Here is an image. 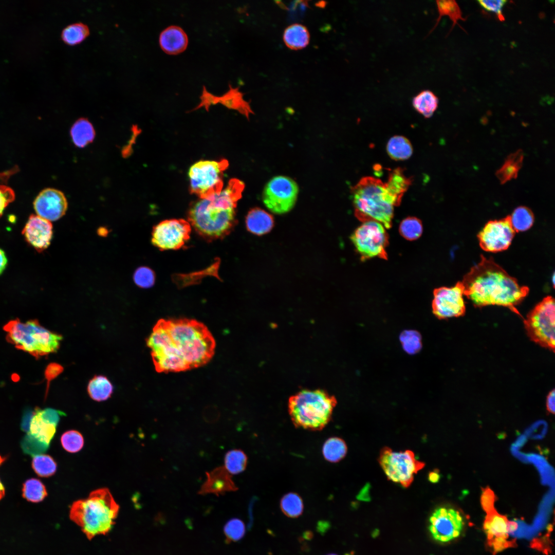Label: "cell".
Masks as SVG:
<instances>
[{
  "label": "cell",
  "instance_id": "8d00e7d4",
  "mask_svg": "<svg viewBox=\"0 0 555 555\" xmlns=\"http://www.w3.org/2000/svg\"><path fill=\"white\" fill-rule=\"evenodd\" d=\"M22 492L23 497L33 503L41 502L47 495L44 485L36 478L27 480L23 485Z\"/></svg>",
  "mask_w": 555,
  "mask_h": 555
},
{
  "label": "cell",
  "instance_id": "d6986e66",
  "mask_svg": "<svg viewBox=\"0 0 555 555\" xmlns=\"http://www.w3.org/2000/svg\"><path fill=\"white\" fill-rule=\"evenodd\" d=\"M68 203L64 194L52 188L42 190L33 202L37 215L50 221L61 218L66 213Z\"/></svg>",
  "mask_w": 555,
  "mask_h": 555
},
{
  "label": "cell",
  "instance_id": "277c9868",
  "mask_svg": "<svg viewBox=\"0 0 555 555\" xmlns=\"http://www.w3.org/2000/svg\"><path fill=\"white\" fill-rule=\"evenodd\" d=\"M244 187L243 181L232 178L220 193L193 201L188 213L191 226L209 242L229 234L236 223V207Z\"/></svg>",
  "mask_w": 555,
  "mask_h": 555
},
{
  "label": "cell",
  "instance_id": "484cf974",
  "mask_svg": "<svg viewBox=\"0 0 555 555\" xmlns=\"http://www.w3.org/2000/svg\"><path fill=\"white\" fill-rule=\"evenodd\" d=\"M74 144L82 148L92 142L95 137V131L92 124L86 118L78 119L72 125L70 131Z\"/></svg>",
  "mask_w": 555,
  "mask_h": 555
},
{
  "label": "cell",
  "instance_id": "f546056e",
  "mask_svg": "<svg viewBox=\"0 0 555 555\" xmlns=\"http://www.w3.org/2000/svg\"><path fill=\"white\" fill-rule=\"evenodd\" d=\"M87 392L91 399L97 401L106 400L111 397L113 386L105 376L97 375L90 380Z\"/></svg>",
  "mask_w": 555,
  "mask_h": 555
},
{
  "label": "cell",
  "instance_id": "7bdbcfd3",
  "mask_svg": "<svg viewBox=\"0 0 555 555\" xmlns=\"http://www.w3.org/2000/svg\"><path fill=\"white\" fill-rule=\"evenodd\" d=\"M133 279L138 286L143 288H150L154 284L155 274L151 268L140 267L134 272Z\"/></svg>",
  "mask_w": 555,
  "mask_h": 555
},
{
  "label": "cell",
  "instance_id": "83f0119b",
  "mask_svg": "<svg viewBox=\"0 0 555 555\" xmlns=\"http://www.w3.org/2000/svg\"><path fill=\"white\" fill-rule=\"evenodd\" d=\"M439 99L437 96L431 90H423L414 96L412 100V105L418 113L425 118L431 117L436 110L438 105Z\"/></svg>",
  "mask_w": 555,
  "mask_h": 555
},
{
  "label": "cell",
  "instance_id": "c3c4849f",
  "mask_svg": "<svg viewBox=\"0 0 555 555\" xmlns=\"http://www.w3.org/2000/svg\"><path fill=\"white\" fill-rule=\"evenodd\" d=\"M63 370V367L59 364L55 363L50 364L45 371V377L48 382L57 377Z\"/></svg>",
  "mask_w": 555,
  "mask_h": 555
},
{
  "label": "cell",
  "instance_id": "d590c367",
  "mask_svg": "<svg viewBox=\"0 0 555 555\" xmlns=\"http://www.w3.org/2000/svg\"><path fill=\"white\" fill-rule=\"evenodd\" d=\"M89 34L88 26L78 22L67 26L62 31V40L68 45H76L83 41Z\"/></svg>",
  "mask_w": 555,
  "mask_h": 555
},
{
  "label": "cell",
  "instance_id": "681fc988",
  "mask_svg": "<svg viewBox=\"0 0 555 555\" xmlns=\"http://www.w3.org/2000/svg\"><path fill=\"white\" fill-rule=\"evenodd\" d=\"M546 407L548 412L552 414L554 413L555 408V391L552 390L548 394L546 398Z\"/></svg>",
  "mask_w": 555,
  "mask_h": 555
},
{
  "label": "cell",
  "instance_id": "f5cc1de1",
  "mask_svg": "<svg viewBox=\"0 0 555 555\" xmlns=\"http://www.w3.org/2000/svg\"><path fill=\"white\" fill-rule=\"evenodd\" d=\"M439 479V475L436 472H432L429 475V479L432 482H436Z\"/></svg>",
  "mask_w": 555,
  "mask_h": 555
},
{
  "label": "cell",
  "instance_id": "816d5d0a",
  "mask_svg": "<svg viewBox=\"0 0 555 555\" xmlns=\"http://www.w3.org/2000/svg\"><path fill=\"white\" fill-rule=\"evenodd\" d=\"M6 458L0 455V466L5 461ZM5 493V487L0 480V500L4 496Z\"/></svg>",
  "mask_w": 555,
  "mask_h": 555
},
{
  "label": "cell",
  "instance_id": "b9f144b4",
  "mask_svg": "<svg viewBox=\"0 0 555 555\" xmlns=\"http://www.w3.org/2000/svg\"><path fill=\"white\" fill-rule=\"evenodd\" d=\"M403 349L408 354L417 353L421 347L420 334L414 330H405L400 336Z\"/></svg>",
  "mask_w": 555,
  "mask_h": 555
},
{
  "label": "cell",
  "instance_id": "ba28073f",
  "mask_svg": "<svg viewBox=\"0 0 555 555\" xmlns=\"http://www.w3.org/2000/svg\"><path fill=\"white\" fill-rule=\"evenodd\" d=\"M61 414L62 412L54 409L36 408L33 412H29L25 416L24 422L28 423L24 427L27 430V434L22 442V447L26 453L33 456L48 448Z\"/></svg>",
  "mask_w": 555,
  "mask_h": 555
},
{
  "label": "cell",
  "instance_id": "db71d44e",
  "mask_svg": "<svg viewBox=\"0 0 555 555\" xmlns=\"http://www.w3.org/2000/svg\"><path fill=\"white\" fill-rule=\"evenodd\" d=\"M327 555H338V554H335V553H330V554H328Z\"/></svg>",
  "mask_w": 555,
  "mask_h": 555
},
{
  "label": "cell",
  "instance_id": "d6a6232c",
  "mask_svg": "<svg viewBox=\"0 0 555 555\" xmlns=\"http://www.w3.org/2000/svg\"><path fill=\"white\" fill-rule=\"evenodd\" d=\"M510 217L511 225L515 232L528 230L533 225L534 220L533 212L525 206L515 208Z\"/></svg>",
  "mask_w": 555,
  "mask_h": 555
},
{
  "label": "cell",
  "instance_id": "f1b7e54d",
  "mask_svg": "<svg viewBox=\"0 0 555 555\" xmlns=\"http://www.w3.org/2000/svg\"><path fill=\"white\" fill-rule=\"evenodd\" d=\"M386 152L390 157L396 161H403L412 155L413 146L409 140L403 136L392 137L386 145Z\"/></svg>",
  "mask_w": 555,
  "mask_h": 555
},
{
  "label": "cell",
  "instance_id": "5bb4252c",
  "mask_svg": "<svg viewBox=\"0 0 555 555\" xmlns=\"http://www.w3.org/2000/svg\"><path fill=\"white\" fill-rule=\"evenodd\" d=\"M191 226L183 219L163 220L152 230L151 242L159 250H177L184 246L190 237Z\"/></svg>",
  "mask_w": 555,
  "mask_h": 555
},
{
  "label": "cell",
  "instance_id": "30bf717a",
  "mask_svg": "<svg viewBox=\"0 0 555 555\" xmlns=\"http://www.w3.org/2000/svg\"><path fill=\"white\" fill-rule=\"evenodd\" d=\"M554 319V300L551 296H547L531 310L524 321L531 340L553 351L555 345Z\"/></svg>",
  "mask_w": 555,
  "mask_h": 555
},
{
  "label": "cell",
  "instance_id": "7c38bea8",
  "mask_svg": "<svg viewBox=\"0 0 555 555\" xmlns=\"http://www.w3.org/2000/svg\"><path fill=\"white\" fill-rule=\"evenodd\" d=\"M350 239L362 261L376 257L387 258L388 237L381 223L374 220L362 222L351 235Z\"/></svg>",
  "mask_w": 555,
  "mask_h": 555
},
{
  "label": "cell",
  "instance_id": "ee69618b",
  "mask_svg": "<svg viewBox=\"0 0 555 555\" xmlns=\"http://www.w3.org/2000/svg\"><path fill=\"white\" fill-rule=\"evenodd\" d=\"M478 4L486 11L494 13L498 20L504 21L505 17L503 14V8L507 2L506 1H477Z\"/></svg>",
  "mask_w": 555,
  "mask_h": 555
},
{
  "label": "cell",
  "instance_id": "7a4b0ae2",
  "mask_svg": "<svg viewBox=\"0 0 555 555\" xmlns=\"http://www.w3.org/2000/svg\"><path fill=\"white\" fill-rule=\"evenodd\" d=\"M464 295L476 307L496 305L507 307L513 311L528 294V287L521 286L492 258L480 255L478 264L473 266L461 281Z\"/></svg>",
  "mask_w": 555,
  "mask_h": 555
},
{
  "label": "cell",
  "instance_id": "cb8c5ba5",
  "mask_svg": "<svg viewBox=\"0 0 555 555\" xmlns=\"http://www.w3.org/2000/svg\"><path fill=\"white\" fill-rule=\"evenodd\" d=\"M244 94L239 90V87L233 88L231 84H229V89L221 96H217V103H221L226 107L238 110L248 118L253 112L249 103L244 100Z\"/></svg>",
  "mask_w": 555,
  "mask_h": 555
},
{
  "label": "cell",
  "instance_id": "8fae6325",
  "mask_svg": "<svg viewBox=\"0 0 555 555\" xmlns=\"http://www.w3.org/2000/svg\"><path fill=\"white\" fill-rule=\"evenodd\" d=\"M378 462L388 480L404 488L411 485L414 475L425 466L411 450L396 452L386 447L381 449Z\"/></svg>",
  "mask_w": 555,
  "mask_h": 555
},
{
  "label": "cell",
  "instance_id": "4dcf8cb0",
  "mask_svg": "<svg viewBox=\"0 0 555 555\" xmlns=\"http://www.w3.org/2000/svg\"><path fill=\"white\" fill-rule=\"evenodd\" d=\"M436 3L438 12V16L436 20V23L434 27L431 29L428 34V35L431 33L435 29L442 16L446 15L448 16L453 22L452 26L449 33L451 32L455 25L459 26L458 21L466 20V18L462 17L461 9L456 1L453 0H437L436 1Z\"/></svg>",
  "mask_w": 555,
  "mask_h": 555
},
{
  "label": "cell",
  "instance_id": "5b68a950",
  "mask_svg": "<svg viewBox=\"0 0 555 555\" xmlns=\"http://www.w3.org/2000/svg\"><path fill=\"white\" fill-rule=\"evenodd\" d=\"M119 511L110 491L102 488L91 491L87 498L75 501L70 508V519L90 540L108 533Z\"/></svg>",
  "mask_w": 555,
  "mask_h": 555
},
{
  "label": "cell",
  "instance_id": "f907efd6",
  "mask_svg": "<svg viewBox=\"0 0 555 555\" xmlns=\"http://www.w3.org/2000/svg\"><path fill=\"white\" fill-rule=\"evenodd\" d=\"M7 264V258L5 252L0 248V275L6 268Z\"/></svg>",
  "mask_w": 555,
  "mask_h": 555
},
{
  "label": "cell",
  "instance_id": "ac0fdd59",
  "mask_svg": "<svg viewBox=\"0 0 555 555\" xmlns=\"http://www.w3.org/2000/svg\"><path fill=\"white\" fill-rule=\"evenodd\" d=\"M486 513L484 529L490 546L495 552L509 547L511 543L507 541L509 534L516 529L517 524L508 521L505 515L498 513L494 508Z\"/></svg>",
  "mask_w": 555,
  "mask_h": 555
},
{
  "label": "cell",
  "instance_id": "52a82bcc",
  "mask_svg": "<svg viewBox=\"0 0 555 555\" xmlns=\"http://www.w3.org/2000/svg\"><path fill=\"white\" fill-rule=\"evenodd\" d=\"M4 329L8 342L35 358L56 352L63 338L43 327L37 320L23 323L16 319L8 322Z\"/></svg>",
  "mask_w": 555,
  "mask_h": 555
},
{
  "label": "cell",
  "instance_id": "ab89813d",
  "mask_svg": "<svg viewBox=\"0 0 555 555\" xmlns=\"http://www.w3.org/2000/svg\"><path fill=\"white\" fill-rule=\"evenodd\" d=\"M224 533L227 543L241 540L246 533V526L242 520L232 518L228 520L224 527Z\"/></svg>",
  "mask_w": 555,
  "mask_h": 555
},
{
  "label": "cell",
  "instance_id": "f6af8a7d",
  "mask_svg": "<svg viewBox=\"0 0 555 555\" xmlns=\"http://www.w3.org/2000/svg\"><path fill=\"white\" fill-rule=\"evenodd\" d=\"M15 199L13 190L5 185H0V216L6 207Z\"/></svg>",
  "mask_w": 555,
  "mask_h": 555
},
{
  "label": "cell",
  "instance_id": "f35d334b",
  "mask_svg": "<svg viewBox=\"0 0 555 555\" xmlns=\"http://www.w3.org/2000/svg\"><path fill=\"white\" fill-rule=\"evenodd\" d=\"M399 231L401 235L409 240L419 238L423 231L421 221L415 217H408L403 219L399 225Z\"/></svg>",
  "mask_w": 555,
  "mask_h": 555
},
{
  "label": "cell",
  "instance_id": "4fadbf2b",
  "mask_svg": "<svg viewBox=\"0 0 555 555\" xmlns=\"http://www.w3.org/2000/svg\"><path fill=\"white\" fill-rule=\"evenodd\" d=\"M299 190L298 184L291 178L283 175L274 176L264 188L263 203L273 213H286L294 206Z\"/></svg>",
  "mask_w": 555,
  "mask_h": 555
},
{
  "label": "cell",
  "instance_id": "e0dca14e",
  "mask_svg": "<svg viewBox=\"0 0 555 555\" xmlns=\"http://www.w3.org/2000/svg\"><path fill=\"white\" fill-rule=\"evenodd\" d=\"M515 233L510 215H508L499 220L488 221L478 233L477 237L482 249L497 252L508 248Z\"/></svg>",
  "mask_w": 555,
  "mask_h": 555
},
{
  "label": "cell",
  "instance_id": "7402d4cb",
  "mask_svg": "<svg viewBox=\"0 0 555 555\" xmlns=\"http://www.w3.org/2000/svg\"><path fill=\"white\" fill-rule=\"evenodd\" d=\"M159 42L161 49L165 53L177 54L186 49L188 44V38L181 27L172 25L161 32Z\"/></svg>",
  "mask_w": 555,
  "mask_h": 555
},
{
  "label": "cell",
  "instance_id": "3957f363",
  "mask_svg": "<svg viewBox=\"0 0 555 555\" xmlns=\"http://www.w3.org/2000/svg\"><path fill=\"white\" fill-rule=\"evenodd\" d=\"M412 181L401 168L390 171L385 182L372 176L362 177L351 188L356 217L362 222L374 220L390 228L395 207L399 205Z\"/></svg>",
  "mask_w": 555,
  "mask_h": 555
},
{
  "label": "cell",
  "instance_id": "9c48e42d",
  "mask_svg": "<svg viewBox=\"0 0 555 555\" xmlns=\"http://www.w3.org/2000/svg\"><path fill=\"white\" fill-rule=\"evenodd\" d=\"M229 165L226 159L200 160L188 172L190 192L199 199L209 198L223 189V174Z\"/></svg>",
  "mask_w": 555,
  "mask_h": 555
},
{
  "label": "cell",
  "instance_id": "74e56055",
  "mask_svg": "<svg viewBox=\"0 0 555 555\" xmlns=\"http://www.w3.org/2000/svg\"><path fill=\"white\" fill-rule=\"evenodd\" d=\"M32 467L35 472L41 477H49L53 475L57 470V464L49 455L38 454L33 456Z\"/></svg>",
  "mask_w": 555,
  "mask_h": 555
},
{
  "label": "cell",
  "instance_id": "60d3db41",
  "mask_svg": "<svg viewBox=\"0 0 555 555\" xmlns=\"http://www.w3.org/2000/svg\"><path fill=\"white\" fill-rule=\"evenodd\" d=\"M61 442L62 447L66 451L70 453H76L83 448L84 439L79 432L70 430L62 434Z\"/></svg>",
  "mask_w": 555,
  "mask_h": 555
},
{
  "label": "cell",
  "instance_id": "e575fe53",
  "mask_svg": "<svg viewBox=\"0 0 555 555\" xmlns=\"http://www.w3.org/2000/svg\"><path fill=\"white\" fill-rule=\"evenodd\" d=\"M280 508L287 516L291 518L298 517L303 512V499L297 493H286L281 499Z\"/></svg>",
  "mask_w": 555,
  "mask_h": 555
},
{
  "label": "cell",
  "instance_id": "8992f818",
  "mask_svg": "<svg viewBox=\"0 0 555 555\" xmlns=\"http://www.w3.org/2000/svg\"><path fill=\"white\" fill-rule=\"evenodd\" d=\"M336 398L322 390H303L288 399V409L296 428L320 431L331 419Z\"/></svg>",
  "mask_w": 555,
  "mask_h": 555
},
{
  "label": "cell",
  "instance_id": "1f68e13d",
  "mask_svg": "<svg viewBox=\"0 0 555 555\" xmlns=\"http://www.w3.org/2000/svg\"><path fill=\"white\" fill-rule=\"evenodd\" d=\"M347 451L345 441L338 437H331L327 439L322 447V454L325 459L329 462L336 463L343 459Z\"/></svg>",
  "mask_w": 555,
  "mask_h": 555
},
{
  "label": "cell",
  "instance_id": "44dd1931",
  "mask_svg": "<svg viewBox=\"0 0 555 555\" xmlns=\"http://www.w3.org/2000/svg\"><path fill=\"white\" fill-rule=\"evenodd\" d=\"M206 474L207 479L198 492L199 494H214L218 496L238 489L231 475L224 466L218 467L207 472Z\"/></svg>",
  "mask_w": 555,
  "mask_h": 555
},
{
  "label": "cell",
  "instance_id": "6da1fadb",
  "mask_svg": "<svg viewBox=\"0 0 555 555\" xmlns=\"http://www.w3.org/2000/svg\"><path fill=\"white\" fill-rule=\"evenodd\" d=\"M146 343L156 371L165 373L206 364L212 358L216 346L204 324L187 318L160 319Z\"/></svg>",
  "mask_w": 555,
  "mask_h": 555
},
{
  "label": "cell",
  "instance_id": "9a60e30c",
  "mask_svg": "<svg viewBox=\"0 0 555 555\" xmlns=\"http://www.w3.org/2000/svg\"><path fill=\"white\" fill-rule=\"evenodd\" d=\"M429 530L433 538L441 542H449L457 538L464 526L462 515L452 508L441 507L436 509L429 519Z\"/></svg>",
  "mask_w": 555,
  "mask_h": 555
},
{
  "label": "cell",
  "instance_id": "7dc6e473",
  "mask_svg": "<svg viewBox=\"0 0 555 555\" xmlns=\"http://www.w3.org/2000/svg\"><path fill=\"white\" fill-rule=\"evenodd\" d=\"M217 96L209 92L206 86H203L202 93L200 96V102L194 110L203 106L208 110L209 107L211 105L217 104Z\"/></svg>",
  "mask_w": 555,
  "mask_h": 555
},
{
  "label": "cell",
  "instance_id": "603a6c76",
  "mask_svg": "<svg viewBox=\"0 0 555 555\" xmlns=\"http://www.w3.org/2000/svg\"><path fill=\"white\" fill-rule=\"evenodd\" d=\"M272 216L260 208L251 209L246 218L247 230L251 233L261 235L269 232L273 226Z\"/></svg>",
  "mask_w": 555,
  "mask_h": 555
},
{
  "label": "cell",
  "instance_id": "ffe728a7",
  "mask_svg": "<svg viewBox=\"0 0 555 555\" xmlns=\"http://www.w3.org/2000/svg\"><path fill=\"white\" fill-rule=\"evenodd\" d=\"M51 222L38 215H31L25 225L23 234L27 242L37 251H42L49 246L52 237Z\"/></svg>",
  "mask_w": 555,
  "mask_h": 555
},
{
  "label": "cell",
  "instance_id": "836d02e7",
  "mask_svg": "<svg viewBox=\"0 0 555 555\" xmlns=\"http://www.w3.org/2000/svg\"><path fill=\"white\" fill-rule=\"evenodd\" d=\"M247 461V456L243 451L233 449L225 455L224 467L230 474H238L246 469Z\"/></svg>",
  "mask_w": 555,
  "mask_h": 555
},
{
  "label": "cell",
  "instance_id": "4316f807",
  "mask_svg": "<svg viewBox=\"0 0 555 555\" xmlns=\"http://www.w3.org/2000/svg\"><path fill=\"white\" fill-rule=\"evenodd\" d=\"M310 35L304 25L294 24L289 26L284 31L283 40L285 45L293 50L301 49L309 43Z\"/></svg>",
  "mask_w": 555,
  "mask_h": 555
},
{
  "label": "cell",
  "instance_id": "2e32d148",
  "mask_svg": "<svg viewBox=\"0 0 555 555\" xmlns=\"http://www.w3.org/2000/svg\"><path fill=\"white\" fill-rule=\"evenodd\" d=\"M463 295L464 287L461 281L451 287L435 288L432 303L433 313L439 319L464 315L466 306Z\"/></svg>",
  "mask_w": 555,
  "mask_h": 555
},
{
  "label": "cell",
  "instance_id": "d4e9b609",
  "mask_svg": "<svg viewBox=\"0 0 555 555\" xmlns=\"http://www.w3.org/2000/svg\"><path fill=\"white\" fill-rule=\"evenodd\" d=\"M524 159V153L521 150L510 154L506 159L502 166L497 170L496 176L501 184L515 179L521 169Z\"/></svg>",
  "mask_w": 555,
  "mask_h": 555
},
{
  "label": "cell",
  "instance_id": "bcb514c9",
  "mask_svg": "<svg viewBox=\"0 0 555 555\" xmlns=\"http://www.w3.org/2000/svg\"><path fill=\"white\" fill-rule=\"evenodd\" d=\"M495 499L496 496L490 488L487 487L482 489L481 504L486 512L494 508V503Z\"/></svg>",
  "mask_w": 555,
  "mask_h": 555
}]
</instances>
